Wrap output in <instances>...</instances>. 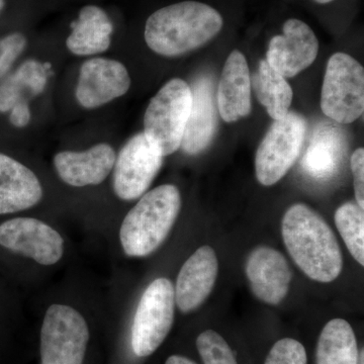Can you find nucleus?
<instances>
[{
  "instance_id": "nucleus-24",
  "label": "nucleus",
  "mask_w": 364,
  "mask_h": 364,
  "mask_svg": "<svg viewBox=\"0 0 364 364\" xmlns=\"http://www.w3.org/2000/svg\"><path fill=\"white\" fill-rule=\"evenodd\" d=\"M335 224L349 252L364 265V210L358 203H343L335 213Z\"/></svg>"
},
{
  "instance_id": "nucleus-23",
  "label": "nucleus",
  "mask_w": 364,
  "mask_h": 364,
  "mask_svg": "<svg viewBox=\"0 0 364 364\" xmlns=\"http://www.w3.org/2000/svg\"><path fill=\"white\" fill-rule=\"evenodd\" d=\"M341 148L337 134L333 131H318L306 151L303 166L311 176L317 178L330 176L337 168Z\"/></svg>"
},
{
  "instance_id": "nucleus-12",
  "label": "nucleus",
  "mask_w": 364,
  "mask_h": 364,
  "mask_svg": "<svg viewBox=\"0 0 364 364\" xmlns=\"http://www.w3.org/2000/svg\"><path fill=\"white\" fill-rule=\"evenodd\" d=\"M318 41L304 21L291 18L284 26V35L269 42L267 61L284 78L294 77L310 67L317 58Z\"/></svg>"
},
{
  "instance_id": "nucleus-29",
  "label": "nucleus",
  "mask_w": 364,
  "mask_h": 364,
  "mask_svg": "<svg viewBox=\"0 0 364 364\" xmlns=\"http://www.w3.org/2000/svg\"><path fill=\"white\" fill-rule=\"evenodd\" d=\"M9 121L16 128H25L30 124L31 109L28 102H21L9 112Z\"/></svg>"
},
{
  "instance_id": "nucleus-21",
  "label": "nucleus",
  "mask_w": 364,
  "mask_h": 364,
  "mask_svg": "<svg viewBox=\"0 0 364 364\" xmlns=\"http://www.w3.org/2000/svg\"><path fill=\"white\" fill-rule=\"evenodd\" d=\"M317 364H358L359 351L350 324L333 318L321 332L317 345Z\"/></svg>"
},
{
  "instance_id": "nucleus-32",
  "label": "nucleus",
  "mask_w": 364,
  "mask_h": 364,
  "mask_svg": "<svg viewBox=\"0 0 364 364\" xmlns=\"http://www.w3.org/2000/svg\"><path fill=\"white\" fill-rule=\"evenodd\" d=\"M4 0H0V11H1L2 9H4Z\"/></svg>"
},
{
  "instance_id": "nucleus-26",
  "label": "nucleus",
  "mask_w": 364,
  "mask_h": 364,
  "mask_svg": "<svg viewBox=\"0 0 364 364\" xmlns=\"http://www.w3.org/2000/svg\"><path fill=\"white\" fill-rule=\"evenodd\" d=\"M264 364H306L305 347L294 339L279 340L270 349Z\"/></svg>"
},
{
  "instance_id": "nucleus-30",
  "label": "nucleus",
  "mask_w": 364,
  "mask_h": 364,
  "mask_svg": "<svg viewBox=\"0 0 364 364\" xmlns=\"http://www.w3.org/2000/svg\"><path fill=\"white\" fill-rule=\"evenodd\" d=\"M165 364H196L195 361L181 355H172L167 359Z\"/></svg>"
},
{
  "instance_id": "nucleus-31",
  "label": "nucleus",
  "mask_w": 364,
  "mask_h": 364,
  "mask_svg": "<svg viewBox=\"0 0 364 364\" xmlns=\"http://www.w3.org/2000/svg\"><path fill=\"white\" fill-rule=\"evenodd\" d=\"M316 2L321 4H329V2H332L333 0H315Z\"/></svg>"
},
{
  "instance_id": "nucleus-25",
  "label": "nucleus",
  "mask_w": 364,
  "mask_h": 364,
  "mask_svg": "<svg viewBox=\"0 0 364 364\" xmlns=\"http://www.w3.org/2000/svg\"><path fill=\"white\" fill-rule=\"evenodd\" d=\"M196 346L205 364H237L226 340L213 330L203 332L196 340Z\"/></svg>"
},
{
  "instance_id": "nucleus-19",
  "label": "nucleus",
  "mask_w": 364,
  "mask_h": 364,
  "mask_svg": "<svg viewBox=\"0 0 364 364\" xmlns=\"http://www.w3.org/2000/svg\"><path fill=\"white\" fill-rule=\"evenodd\" d=\"M71 30L66 40L69 51L76 56H91L109 49L114 25L102 9L87 6L81 9L77 20L71 23Z\"/></svg>"
},
{
  "instance_id": "nucleus-3",
  "label": "nucleus",
  "mask_w": 364,
  "mask_h": 364,
  "mask_svg": "<svg viewBox=\"0 0 364 364\" xmlns=\"http://www.w3.org/2000/svg\"><path fill=\"white\" fill-rule=\"evenodd\" d=\"M181 208L176 186L164 184L145 193L122 224L119 239L124 253L143 257L154 252L168 236Z\"/></svg>"
},
{
  "instance_id": "nucleus-17",
  "label": "nucleus",
  "mask_w": 364,
  "mask_h": 364,
  "mask_svg": "<svg viewBox=\"0 0 364 364\" xmlns=\"http://www.w3.org/2000/svg\"><path fill=\"white\" fill-rule=\"evenodd\" d=\"M191 88L193 105L181 147L188 154L196 155L205 150L214 139L218 107L210 78L198 79Z\"/></svg>"
},
{
  "instance_id": "nucleus-13",
  "label": "nucleus",
  "mask_w": 364,
  "mask_h": 364,
  "mask_svg": "<svg viewBox=\"0 0 364 364\" xmlns=\"http://www.w3.org/2000/svg\"><path fill=\"white\" fill-rule=\"evenodd\" d=\"M246 275L253 294L269 305H279L289 293L291 268L279 251L259 246L249 254Z\"/></svg>"
},
{
  "instance_id": "nucleus-27",
  "label": "nucleus",
  "mask_w": 364,
  "mask_h": 364,
  "mask_svg": "<svg viewBox=\"0 0 364 364\" xmlns=\"http://www.w3.org/2000/svg\"><path fill=\"white\" fill-rule=\"evenodd\" d=\"M26 46V37L20 33H11L0 40V80L6 75Z\"/></svg>"
},
{
  "instance_id": "nucleus-7",
  "label": "nucleus",
  "mask_w": 364,
  "mask_h": 364,
  "mask_svg": "<svg viewBox=\"0 0 364 364\" xmlns=\"http://www.w3.org/2000/svg\"><path fill=\"white\" fill-rule=\"evenodd\" d=\"M306 130V119L296 112L272 124L256 152L255 173L262 186H272L286 176L301 154Z\"/></svg>"
},
{
  "instance_id": "nucleus-15",
  "label": "nucleus",
  "mask_w": 364,
  "mask_h": 364,
  "mask_svg": "<svg viewBox=\"0 0 364 364\" xmlns=\"http://www.w3.org/2000/svg\"><path fill=\"white\" fill-rule=\"evenodd\" d=\"M116 152L109 144H97L88 150L63 151L54 157L57 173L65 183L75 188L97 186L114 169Z\"/></svg>"
},
{
  "instance_id": "nucleus-22",
  "label": "nucleus",
  "mask_w": 364,
  "mask_h": 364,
  "mask_svg": "<svg viewBox=\"0 0 364 364\" xmlns=\"http://www.w3.org/2000/svg\"><path fill=\"white\" fill-rule=\"evenodd\" d=\"M254 86L260 104L267 107L268 114L274 121L284 119L289 112L294 92L284 76L270 67L267 60L260 61Z\"/></svg>"
},
{
  "instance_id": "nucleus-11",
  "label": "nucleus",
  "mask_w": 364,
  "mask_h": 364,
  "mask_svg": "<svg viewBox=\"0 0 364 364\" xmlns=\"http://www.w3.org/2000/svg\"><path fill=\"white\" fill-rule=\"evenodd\" d=\"M130 86V74L124 64L116 60L93 58L81 66L76 100L85 109H97L123 97Z\"/></svg>"
},
{
  "instance_id": "nucleus-14",
  "label": "nucleus",
  "mask_w": 364,
  "mask_h": 364,
  "mask_svg": "<svg viewBox=\"0 0 364 364\" xmlns=\"http://www.w3.org/2000/svg\"><path fill=\"white\" fill-rule=\"evenodd\" d=\"M218 268L215 250L207 245L198 248L182 265L174 289L181 312H191L207 299L214 289Z\"/></svg>"
},
{
  "instance_id": "nucleus-4",
  "label": "nucleus",
  "mask_w": 364,
  "mask_h": 364,
  "mask_svg": "<svg viewBox=\"0 0 364 364\" xmlns=\"http://www.w3.org/2000/svg\"><path fill=\"white\" fill-rule=\"evenodd\" d=\"M191 105V86L179 78L169 80L150 100L143 133L163 157L181 148Z\"/></svg>"
},
{
  "instance_id": "nucleus-8",
  "label": "nucleus",
  "mask_w": 364,
  "mask_h": 364,
  "mask_svg": "<svg viewBox=\"0 0 364 364\" xmlns=\"http://www.w3.org/2000/svg\"><path fill=\"white\" fill-rule=\"evenodd\" d=\"M90 330L85 318L68 306L48 309L41 331V363L82 364Z\"/></svg>"
},
{
  "instance_id": "nucleus-5",
  "label": "nucleus",
  "mask_w": 364,
  "mask_h": 364,
  "mask_svg": "<svg viewBox=\"0 0 364 364\" xmlns=\"http://www.w3.org/2000/svg\"><path fill=\"white\" fill-rule=\"evenodd\" d=\"M321 109L339 124H351L364 111V69L350 55H332L326 68Z\"/></svg>"
},
{
  "instance_id": "nucleus-9",
  "label": "nucleus",
  "mask_w": 364,
  "mask_h": 364,
  "mask_svg": "<svg viewBox=\"0 0 364 364\" xmlns=\"http://www.w3.org/2000/svg\"><path fill=\"white\" fill-rule=\"evenodd\" d=\"M163 157L145 134L132 136L116 158L112 186L124 200H136L146 193L162 167Z\"/></svg>"
},
{
  "instance_id": "nucleus-1",
  "label": "nucleus",
  "mask_w": 364,
  "mask_h": 364,
  "mask_svg": "<svg viewBox=\"0 0 364 364\" xmlns=\"http://www.w3.org/2000/svg\"><path fill=\"white\" fill-rule=\"evenodd\" d=\"M282 238L289 255L306 277L331 282L343 268L341 249L329 225L304 203L287 210L282 224Z\"/></svg>"
},
{
  "instance_id": "nucleus-2",
  "label": "nucleus",
  "mask_w": 364,
  "mask_h": 364,
  "mask_svg": "<svg viewBox=\"0 0 364 364\" xmlns=\"http://www.w3.org/2000/svg\"><path fill=\"white\" fill-rule=\"evenodd\" d=\"M223 18L212 6L182 1L151 14L145 26V41L153 52L173 57L198 49L215 38Z\"/></svg>"
},
{
  "instance_id": "nucleus-28",
  "label": "nucleus",
  "mask_w": 364,
  "mask_h": 364,
  "mask_svg": "<svg viewBox=\"0 0 364 364\" xmlns=\"http://www.w3.org/2000/svg\"><path fill=\"white\" fill-rule=\"evenodd\" d=\"M351 170L354 177L356 203L364 208V149L358 148L351 156Z\"/></svg>"
},
{
  "instance_id": "nucleus-18",
  "label": "nucleus",
  "mask_w": 364,
  "mask_h": 364,
  "mask_svg": "<svg viewBox=\"0 0 364 364\" xmlns=\"http://www.w3.org/2000/svg\"><path fill=\"white\" fill-rule=\"evenodd\" d=\"M42 198V186L32 170L0 153V215L28 210Z\"/></svg>"
},
{
  "instance_id": "nucleus-20",
  "label": "nucleus",
  "mask_w": 364,
  "mask_h": 364,
  "mask_svg": "<svg viewBox=\"0 0 364 364\" xmlns=\"http://www.w3.org/2000/svg\"><path fill=\"white\" fill-rule=\"evenodd\" d=\"M50 68L49 63L28 60L4 78L0 82V112H9L20 102H28V97L41 95L47 85Z\"/></svg>"
},
{
  "instance_id": "nucleus-10",
  "label": "nucleus",
  "mask_w": 364,
  "mask_h": 364,
  "mask_svg": "<svg viewBox=\"0 0 364 364\" xmlns=\"http://www.w3.org/2000/svg\"><path fill=\"white\" fill-rule=\"evenodd\" d=\"M0 246L42 265L55 264L64 253L61 235L33 218H16L0 225Z\"/></svg>"
},
{
  "instance_id": "nucleus-16",
  "label": "nucleus",
  "mask_w": 364,
  "mask_h": 364,
  "mask_svg": "<svg viewBox=\"0 0 364 364\" xmlns=\"http://www.w3.org/2000/svg\"><path fill=\"white\" fill-rule=\"evenodd\" d=\"M215 102L220 116L227 123L250 114V72L247 60L238 50H234L225 63Z\"/></svg>"
},
{
  "instance_id": "nucleus-6",
  "label": "nucleus",
  "mask_w": 364,
  "mask_h": 364,
  "mask_svg": "<svg viewBox=\"0 0 364 364\" xmlns=\"http://www.w3.org/2000/svg\"><path fill=\"white\" fill-rule=\"evenodd\" d=\"M176 296L165 277L151 282L141 296L132 326V348L139 358L153 353L166 338L174 320Z\"/></svg>"
}]
</instances>
